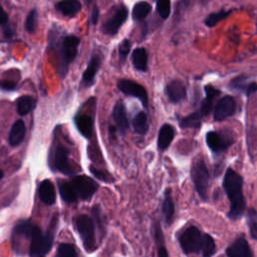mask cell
<instances>
[{"label":"cell","instance_id":"cell-1","mask_svg":"<svg viewBox=\"0 0 257 257\" xmlns=\"http://www.w3.org/2000/svg\"><path fill=\"white\" fill-rule=\"evenodd\" d=\"M59 28L55 25L49 31V47H56L58 50V64H57V74L63 79L69 68V63L77 55V47L79 45V38L74 35H60Z\"/></svg>","mask_w":257,"mask_h":257},{"label":"cell","instance_id":"cell-2","mask_svg":"<svg viewBox=\"0 0 257 257\" xmlns=\"http://www.w3.org/2000/svg\"><path fill=\"white\" fill-rule=\"evenodd\" d=\"M223 188L230 201L228 217L233 221L240 219L245 210L243 178L235 170L228 168L224 176Z\"/></svg>","mask_w":257,"mask_h":257},{"label":"cell","instance_id":"cell-3","mask_svg":"<svg viewBox=\"0 0 257 257\" xmlns=\"http://www.w3.org/2000/svg\"><path fill=\"white\" fill-rule=\"evenodd\" d=\"M203 234L196 226H190L179 236V243L186 255L197 254L201 251Z\"/></svg>","mask_w":257,"mask_h":257},{"label":"cell","instance_id":"cell-4","mask_svg":"<svg viewBox=\"0 0 257 257\" xmlns=\"http://www.w3.org/2000/svg\"><path fill=\"white\" fill-rule=\"evenodd\" d=\"M75 227L82 240V244L85 250L88 252L95 250L96 244L93 220L86 215H79L75 218Z\"/></svg>","mask_w":257,"mask_h":257},{"label":"cell","instance_id":"cell-5","mask_svg":"<svg viewBox=\"0 0 257 257\" xmlns=\"http://www.w3.org/2000/svg\"><path fill=\"white\" fill-rule=\"evenodd\" d=\"M191 178L199 196L203 200H206L209 186V172L202 159H199L193 164L191 169Z\"/></svg>","mask_w":257,"mask_h":257},{"label":"cell","instance_id":"cell-6","mask_svg":"<svg viewBox=\"0 0 257 257\" xmlns=\"http://www.w3.org/2000/svg\"><path fill=\"white\" fill-rule=\"evenodd\" d=\"M31 243L29 247V254L31 257H45L50 251L53 243V234H43L38 228L34 235L31 237Z\"/></svg>","mask_w":257,"mask_h":257},{"label":"cell","instance_id":"cell-7","mask_svg":"<svg viewBox=\"0 0 257 257\" xmlns=\"http://www.w3.org/2000/svg\"><path fill=\"white\" fill-rule=\"evenodd\" d=\"M128 10L125 5L119 4L113 8L111 15L103 22L101 31L107 35H114L118 32L119 28L126 20Z\"/></svg>","mask_w":257,"mask_h":257},{"label":"cell","instance_id":"cell-8","mask_svg":"<svg viewBox=\"0 0 257 257\" xmlns=\"http://www.w3.org/2000/svg\"><path fill=\"white\" fill-rule=\"evenodd\" d=\"M206 143L212 152L219 154L225 152L234 143V139L230 133L211 131L206 134Z\"/></svg>","mask_w":257,"mask_h":257},{"label":"cell","instance_id":"cell-9","mask_svg":"<svg viewBox=\"0 0 257 257\" xmlns=\"http://www.w3.org/2000/svg\"><path fill=\"white\" fill-rule=\"evenodd\" d=\"M78 199L89 200L96 192L97 184L87 176H75L70 181Z\"/></svg>","mask_w":257,"mask_h":257},{"label":"cell","instance_id":"cell-10","mask_svg":"<svg viewBox=\"0 0 257 257\" xmlns=\"http://www.w3.org/2000/svg\"><path fill=\"white\" fill-rule=\"evenodd\" d=\"M50 167L51 169L66 175H70L74 173V170L71 168V165L69 164L68 152L64 146L58 145L55 148L53 155L51 157Z\"/></svg>","mask_w":257,"mask_h":257},{"label":"cell","instance_id":"cell-11","mask_svg":"<svg viewBox=\"0 0 257 257\" xmlns=\"http://www.w3.org/2000/svg\"><path fill=\"white\" fill-rule=\"evenodd\" d=\"M117 88L125 95L139 98L145 107L148 106L149 97L145 87L133 80L120 79L117 81Z\"/></svg>","mask_w":257,"mask_h":257},{"label":"cell","instance_id":"cell-12","mask_svg":"<svg viewBox=\"0 0 257 257\" xmlns=\"http://www.w3.org/2000/svg\"><path fill=\"white\" fill-rule=\"evenodd\" d=\"M236 109V101L231 95H225L222 97L214 110V119L222 121L234 114Z\"/></svg>","mask_w":257,"mask_h":257},{"label":"cell","instance_id":"cell-13","mask_svg":"<svg viewBox=\"0 0 257 257\" xmlns=\"http://www.w3.org/2000/svg\"><path fill=\"white\" fill-rule=\"evenodd\" d=\"M101 60L102 57L99 52L94 51L91 54L89 62L82 74V83L84 84V86H90L91 84H93L95 75L101 66Z\"/></svg>","mask_w":257,"mask_h":257},{"label":"cell","instance_id":"cell-14","mask_svg":"<svg viewBox=\"0 0 257 257\" xmlns=\"http://www.w3.org/2000/svg\"><path fill=\"white\" fill-rule=\"evenodd\" d=\"M226 255L227 257H253L252 250L243 235L227 247Z\"/></svg>","mask_w":257,"mask_h":257},{"label":"cell","instance_id":"cell-15","mask_svg":"<svg viewBox=\"0 0 257 257\" xmlns=\"http://www.w3.org/2000/svg\"><path fill=\"white\" fill-rule=\"evenodd\" d=\"M112 117L115 122V128H117L120 135H123L128 128V121L126 117L125 107L122 102L118 101L114 104L112 110Z\"/></svg>","mask_w":257,"mask_h":257},{"label":"cell","instance_id":"cell-16","mask_svg":"<svg viewBox=\"0 0 257 257\" xmlns=\"http://www.w3.org/2000/svg\"><path fill=\"white\" fill-rule=\"evenodd\" d=\"M55 9L64 16L74 17L81 10V3L78 0H61L55 4Z\"/></svg>","mask_w":257,"mask_h":257},{"label":"cell","instance_id":"cell-17","mask_svg":"<svg viewBox=\"0 0 257 257\" xmlns=\"http://www.w3.org/2000/svg\"><path fill=\"white\" fill-rule=\"evenodd\" d=\"M40 200L46 205H53L56 200V194L53 184L49 180H43L38 188Z\"/></svg>","mask_w":257,"mask_h":257},{"label":"cell","instance_id":"cell-18","mask_svg":"<svg viewBox=\"0 0 257 257\" xmlns=\"http://www.w3.org/2000/svg\"><path fill=\"white\" fill-rule=\"evenodd\" d=\"M175 137V130L174 127L169 124L165 123L162 125L158 136V148L161 151H166L168 147L171 145L173 139Z\"/></svg>","mask_w":257,"mask_h":257},{"label":"cell","instance_id":"cell-19","mask_svg":"<svg viewBox=\"0 0 257 257\" xmlns=\"http://www.w3.org/2000/svg\"><path fill=\"white\" fill-rule=\"evenodd\" d=\"M166 93L172 102H179L186 97V88L179 81H171L166 87Z\"/></svg>","mask_w":257,"mask_h":257},{"label":"cell","instance_id":"cell-20","mask_svg":"<svg viewBox=\"0 0 257 257\" xmlns=\"http://www.w3.org/2000/svg\"><path fill=\"white\" fill-rule=\"evenodd\" d=\"M25 136V124L22 119H17L13 124L9 133V144L12 147H16L22 143Z\"/></svg>","mask_w":257,"mask_h":257},{"label":"cell","instance_id":"cell-21","mask_svg":"<svg viewBox=\"0 0 257 257\" xmlns=\"http://www.w3.org/2000/svg\"><path fill=\"white\" fill-rule=\"evenodd\" d=\"M75 125L78 130V132L84 137L89 139L92 135V119L90 116L86 114H76L75 118Z\"/></svg>","mask_w":257,"mask_h":257},{"label":"cell","instance_id":"cell-22","mask_svg":"<svg viewBox=\"0 0 257 257\" xmlns=\"http://www.w3.org/2000/svg\"><path fill=\"white\" fill-rule=\"evenodd\" d=\"M162 210H163V215L165 217L166 223L168 225L172 224L173 220H174V216H175V204H174L170 189H167L165 192Z\"/></svg>","mask_w":257,"mask_h":257},{"label":"cell","instance_id":"cell-23","mask_svg":"<svg viewBox=\"0 0 257 257\" xmlns=\"http://www.w3.org/2000/svg\"><path fill=\"white\" fill-rule=\"evenodd\" d=\"M132 62L136 69L146 72L148 70V53L145 48L138 47L133 51Z\"/></svg>","mask_w":257,"mask_h":257},{"label":"cell","instance_id":"cell-24","mask_svg":"<svg viewBox=\"0 0 257 257\" xmlns=\"http://www.w3.org/2000/svg\"><path fill=\"white\" fill-rule=\"evenodd\" d=\"M36 106V100L30 95H22L16 101V109L19 115H25L31 112Z\"/></svg>","mask_w":257,"mask_h":257},{"label":"cell","instance_id":"cell-25","mask_svg":"<svg viewBox=\"0 0 257 257\" xmlns=\"http://www.w3.org/2000/svg\"><path fill=\"white\" fill-rule=\"evenodd\" d=\"M205 92H206V97L201 104V110H200V113L202 115H207L211 111L213 100L220 93V91L215 87H213L212 85H206Z\"/></svg>","mask_w":257,"mask_h":257},{"label":"cell","instance_id":"cell-26","mask_svg":"<svg viewBox=\"0 0 257 257\" xmlns=\"http://www.w3.org/2000/svg\"><path fill=\"white\" fill-rule=\"evenodd\" d=\"M58 189L60 196L63 201L66 203H74L77 201L78 197L71 185L70 182L67 181H58Z\"/></svg>","mask_w":257,"mask_h":257},{"label":"cell","instance_id":"cell-27","mask_svg":"<svg viewBox=\"0 0 257 257\" xmlns=\"http://www.w3.org/2000/svg\"><path fill=\"white\" fill-rule=\"evenodd\" d=\"M133 127L138 135H146L149 130L148 116L146 112L140 111L133 118Z\"/></svg>","mask_w":257,"mask_h":257},{"label":"cell","instance_id":"cell-28","mask_svg":"<svg viewBox=\"0 0 257 257\" xmlns=\"http://www.w3.org/2000/svg\"><path fill=\"white\" fill-rule=\"evenodd\" d=\"M39 227L32 224L29 221H20L14 228V233L20 236H25L26 238H30L34 235Z\"/></svg>","mask_w":257,"mask_h":257},{"label":"cell","instance_id":"cell-29","mask_svg":"<svg viewBox=\"0 0 257 257\" xmlns=\"http://www.w3.org/2000/svg\"><path fill=\"white\" fill-rule=\"evenodd\" d=\"M201 118H202V114L200 112L196 111V112L190 113L189 115L181 118L179 122H180L181 127L198 128L201 126V121H202Z\"/></svg>","mask_w":257,"mask_h":257},{"label":"cell","instance_id":"cell-30","mask_svg":"<svg viewBox=\"0 0 257 257\" xmlns=\"http://www.w3.org/2000/svg\"><path fill=\"white\" fill-rule=\"evenodd\" d=\"M203 257H212L216 252V244L213 237L209 234H203L202 247H201Z\"/></svg>","mask_w":257,"mask_h":257},{"label":"cell","instance_id":"cell-31","mask_svg":"<svg viewBox=\"0 0 257 257\" xmlns=\"http://www.w3.org/2000/svg\"><path fill=\"white\" fill-rule=\"evenodd\" d=\"M151 5L146 1H141L137 3L133 8V18L137 21L145 19L151 12Z\"/></svg>","mask_w":257,"mask_h":257},{"label":"cell","instance_id":"cell-32","mask_svg":"<svg viewBox=\"0 0 257 257\" xmlns=\"http://www.w3.org/2000/svg\"><path fill=\"white\" fill-rule=\"evenodd\" d=\"M247 223L250 230V235L253 239H257V211L253 208L248 210Z\"/></svg>","mask_w":257,"mask_h":257},{"label":"cell","instance_id":"cell-33","mask_svg":"<svg viewBox=\"0 0 257 257\" xmlns=\"http://www.w3.org/2000/svg\"><path fill=\"white\" fill-rule=\"evenodd\" d=\"M56 257H78V255L72 244L61 243L57 248Z\"/></svg>","mask_w":257,"mask_h":257},{"label":"cell","instance_id":"cell-34","mask_svg":"<svg viewBox=\"0 0 257 257\" xmlns=\"http://www.w3.org/2000/svg\"><path fill=\"white\" fill-rule=\"evenodd\" d=\"M37 19H38V11L36 8H33L29 11V13L26 16L25 19V30L29 33H32L35 31L36 28V23H37Z\"/></svg>","mask_w":257,"mask_h":257},{"label":"cell","instance_id":"cell-35","mask_svg":"<svg viewBox=\"0 0 257 257\" xmlns=\"http://www.w3.org/2000/svg\"><path fill=\"white\" fill-rule=\"evenodd\" d=\"M231 13V10H221L219 12H215V13H212L210 15H208V17L206 18L205 20V24L209 27H213L215 26L218 22H220L221 20H223L224 18H226L229 14Z\"/></svg>","mask_w":257,"mask_h":257},{"label":"cell","instance_id":"cell-36","mask_svg":"<svg viewBox=\"0 0 257 257\" xmlns=\"http://www.w3.org/2000/svg\"><path fill=\"white\" fill-rule=\"evenodd\" d=\"M157 10L163 19H167L171 12L170 0H157Z\"/></svg>","mask_w":257,"mask_h":257},{"label":"cell","instance_id":"cell-37","mask_svg":"<svg viewBox=\"0 0 257 257\" xmlns=\"http://www.w3.org/2000/svg\"><path fill=\"white\" fill-rule=\"evenodd\" d=\"M131 46H132V43L128 39H123L120 44L118 45V56H119V59L121 62H123L131 50Z\"/></svg>","mask_w":257,"mask_h":257},{"label":"cell","instance_id":"cell-38","mask_svg":"<svg viewBox=\"0 0 257 257\" xmlns=\"http://www.w3.org/2000/svg\"><path fill=\"white\" fill-rule=\"evenodd\" d=\"M16 82L13 81V80H8V79H5V80H0V87L3 89V90H7V91H10V90H14L16 88Z\"/></svg>","mask_w":257,"mask_h":257},{"label":"cell","instance_id":"cell-39","mask_svg":"<svg viewBox=\"0 0 257 257\" xmlns=\"http://www.w3.org/2000/svg\"><path fill=\"white\" fill-rule=\"evenodd\" d=\"M98 16H99V9H98V7L96 5H94L92 10H91V16H90V20H91V23L93 25H95L97 23Z\"/></svg>","mask_w":257,"mask_h":257},{"label":"cell","instance_id":"cell-40","mask_svg":"<svg viewBox=\"0 0 257 257\" xmlns=\"http://www.w3.org/2000/svg\"><path fill=\"white\" fill-rule=\"evenodd\" d=\"M8 23V15L5 12V10L2 8L1 4H0V25H5Z\"/></svg>","mask_w":257,"mask_h":257},{"label":"cell","instance_id":"cell-41","mask_svg":"<svg viewBox=\"0 0 257 257\" xmlns=\"http://www.w3.org/2000/svg\"><path fill=\"white\" fill-rule=\"evenodd\" d=\"M256 91H257V83H255V82H250V83H248V85H247V87H246V89H245L246 94H247V95H250V94H252V93H254V92H256Z\"/></svg>","mask_w":257,"mask_h":257},{"label":"cell","instance_id":"cell-42","mask_svg":"<svg viewBox=\"0 0 257 257\" xmlns=\"http://www.w3.org/2000/svg\"><path fill=\"white\" fill-rule=\"evenodd\" d=\"M3 33H4V36H5L6 38H10V37H12V35H13V31H12V28L9 26V24H8V23L4 25Z\"/></svg>","mask_w":257,"mask_h":257},{"label":"cell","instance_id":"cell-43","mask_svg":"<svg viewBox=\"0 0 257 257\" xmlns=\"http://www.w3.org/2000/svg\"><path fill=\"white\" fill-rule=\"evenodd\" d=\"M157 251H158V257H169V253L166 246L157 248Z\"/></svg>","mask_w":257,"mask_h":257},{"label":"cell","instance_id":"cell-44","mask_svg":"<svg viewBox=\"0 0 257 257\" xmlns=\"http://www.w3.org/2000/svg\"><path fill=\"white\" fill-rule=\"evenodd\" d=\"M90 171H91V173H92L96 178L101 179V180H106V178L103 176V174H102L100 171H97L95 168L90 167Z\"/></svg>","mask_w":257,"mask_h":257},{"label":"cell","instance_id":"cell-45","mask_svg":"<svg viewBox=\"0 0 257 257\" xmlns=\"http://www.w3.org/2000/svg\"><path fill=\"white\" fill-rule=\"evenodd\" d=\"M3 175H4V174H3V172H2V170H0V180H1V179H2V178H3Z\"/></svg>","mask_w":257,"mask_h":257},{"label":"cell","instance_id":"cell-46","mask_svg":"<svg viewBox=\"0 0 257 257\" xmlns=\"http://www.w3.org/2000/svg\"><path fill=\"white\" fill-rule=\"evenodd\" d=\"M207 1H209V0H201V2H203V3H206Z\"/></svg>","mask_w":257,"mask_h":257},{"label":"cell","instance_id":"cell-47","mask_svg":"<svg viewBox=\"0 0 257 257\" xmlns=\"http://www.w3.org/2000/svg\"><path fill=\"white\" fill-rule=\"evenodd\" d=\"M92 0H86V3H90Z\"/></svg>","mask_w":257,"mask_h":257},{"label":"cell","instance_id":"cell-48","mask_svg":"<svg viewBox=\"0 0 257 257\" xmlns=\"http://www.w3.org/2000/svg\"><path fill=\"white\" fill-rule=\"evenodd\" d=\"M256 26H257V25H256Z\"/></svg>","mask_w":257,"mask_h":257}]
</instances>
